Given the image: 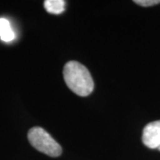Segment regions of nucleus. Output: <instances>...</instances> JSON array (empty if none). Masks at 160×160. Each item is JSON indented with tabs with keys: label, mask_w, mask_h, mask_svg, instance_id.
I'll return each instance as SVG.
<instances>
[{
	"label": "nucleus",
	"mask_w": 160,
	"mask_h": 160,
	"mask_svg": "<svg viewBox=\"0 0 160 160\" xmlns=\"http://www.w3.org/2000/svg\"><path fill=\"white\" fill-rule=\"evenodd\" d=\"M28 139L32 147L49 157L56 158L62 152L61 145L41 127L31 128L28 132Z\"/></svg>",
	"instance_id": "f03ea898"
},
{
	"label": "nucleus",
	"mask_w": 160,
	"mask_h": 160,
	"mask_svg": "<svg viewBox=\"0 0 160 160\" xmlns=\"http://www.w3.org/2000/svg\"><path fill=\"white\" fill-rule=\"evenodd\" d=\"M66 2L63 0H46L44 2V6L49 13L60 14L65 9Z\"/></svg>",
	"instance_id": "39448f33"
},
{
	"label": "nucleus",
	"mask_w": 160,
	"mask_h": 160,
	"mask_svg": "<svg viewBox=\"0 0 160 160\" xmlns=\"http://www.w3.org/2000/svg\"><path fill=\"white\" fill-rule=\"evenodd\" d=\"M134 3L139 6L148 7V6H152L160 4V0H135Z\"/></svg>",
	"instance_id": "423d86ee"
},
{
	"label": "nucleus",
	"mask_w": 160,
	"mask_h": 160,
	"mask_svg": "<svg viewBox=\"0 0 160 160\" xmlns=\"http://www.w3.org/2000/svg\"><path fill=\"white\" fill-rule=\"evenodd\" d=\"M142 142L149 149H158L160 146V120L149 123L144 127Z\"/></svg>",
	"instance_id": "7ed1b4c3"
},
{
	"label": "nucleus",
	"mask_w": 160,
	"mask_h": 160,
	"mask_svg": "<svg viewBox=\"0 0 160 160\" xmlns=\"http://www.w3.org/2000/svg\"><path fill=\"white\" fill-rule=\"evenodd\" d=\"M63 78L69 89L79 96H88L93 91V80L89 70L78 62L70 61L65 64Z\"/></svg>",
	"instance_id": "f257e3e1"
},
{
	"label": "nucleus",
	"mask_w": 160,
	"mask_h": 160,
	"mask_svg": "<svg viewBox=\"0 0 160 160\" xmlns=\"http://www.w3.org/2000/svg\"><path fill=\"white\" fill-rule=\"evenodd\" d=\"M15 35L11 28L10 22L6 18H0V38L4 42H11Z\"/></svg>",
	"instance_id": "20e7f679"
},
{
	"label": "nucleus",
	"mask_w": 160,
	"mask_h": 160,
	"mask_svg": "<svg viewBox=\"0 0 160 160\" xmlns=\"http://www.w3.org/2000/svg\"><path fill=\"white\" fill-rule=\"evenodd\" d=\"M158 150H160V146H159V147H158Z\"/></svg>",
	"instance_id": "0eeeda50"
}]
</instances>
